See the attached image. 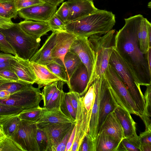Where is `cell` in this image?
Returning a JSON list of instances; mask_svg holds the SVG:
<instances>
[{
  "instance_id": "cell-1",
  "label": "cell",
  "mask_w": 151,
  "mask_h": 151,
  "mask_svg": "<svg viewBox=\"0 0 151 151\" xmlns=\"http://www.w3.org/2000/svg\"><path fill=\"white\" fill-rule=\"evenodd\" d=\"M143 17L139 14L125 19L124 25L115 35L114 46L136 82L146 86L151 85V70L146 54L140 50L137 35Z\"/></svg>"
},
{
  "instance_id": "cell-2",
  "label": "cell",
  "mask_w": 151,
  "mask_h": 151,
  "mask_svg": "<svg viewBox=\"0 0 151 151\" xmlns=\"http://www.w3.org/2000/svg\"><path fill=\"white\" fill-rule=\"evenodd\" d=\"M116 23L111 12L98 9L77 20L65 24L66 31L77 36L88 37L104 35L112 29Z\"/></svg>"
},
{
  "instance_id": "cell-3",
  "label": "cell",
  "mask_w": 151,
  "mask_h": 151,
  "mask_svg": "<svg viewBox=\"0 0 151 151\" xmlns=\"http://www.w3.org/2000/svg\"><path fill=\"white\" fill-rule=\"evenodd\" d=\"M115 32V29H111L103 36L94 35L88 37L96 57L94 72L90 82L91 85L95 80L101 77L108 65L114 48Z\"/></svg>"
},
{
  "instance_id": "cell-4",
  "label": "cell",
  "mask_w": 151,
  "mask_h": 151,
  "mask_svg": "<svg viewBox=\"0 0 151 151\" xmlns=\"http://www.w3.org/2000/svg\"><path fill=\"white\" fill-rule=\"evenodd\" d=\"M109 64L114 68L134 101L140 117L145 112V102L140 85L135 81L132 73L114 48L110 57Z\"/></svg>"
},
{
  "instance_id": "cell-5",
  "label": "cell",
  "mask_w": 151,
  "mask_h": 151,
  "mask_svg": "<svg viewBox=\"0 0 151 151\" xmlns=\"http://www.w3.org/2000/svg\"><path fill=\"white\" fill-rule=\"evenodd\" d=\"M0 30L15 50L17 56L21 58L29 60L40 46V38L27 34L19 23H14L9 29Z\"/></svg>"
},
{
  "instance_id": "cell-6",
  "label": "cell",
  "mask_w": 151,
  "mask_h": 151,
  "mask_svg": "<svg viewBox=\"0 0 151 151\" xmlns=\"http://www.w3.org/2000/svg\"><path fill=\"white\" fill-rule=\"evenodd\" d=\"M104 74L112 96L117 106L130 114L140 117L136 104L129 91L112 67L109 64Z\"/></svg>"
},
{
  "instance_id": "cell-7",
  "label": "cell",
  "mask_w": 151,
  "mask_h": 151,
  "mask_svg": "<svg viewBox=\"0 0 151 151\" xmlns=\"http://www.w3.org/2000/svg\"><path fill=\"white\" fill-rule=\"evenodd\" d=\"M36 122L21 120L12 138L24 151H40L36 140Z\"/></svg>"
},
{
  "instance_id": "cell-8",
  "label": "cell",
  "mask_w": 151,
  "mask_h": 151,
  "mask_svg": "<svg viewBox=\"0 0 151 151\" xmlns=\"http://www.w3.org/2000/svg\"><path fill=\"white\" fill-rule=\"evenodd\" d=\"M40 88L31 85L24 89L11 94L8 98L1 99L0 102L26 109L39 106L42 100Z\"/></svg>"
},
{
  "instance_id": "cell-9",
  "label": "cell",
  "mask_w": 151,
  "mask_h": 151,
  "mask_svg": "<svg viewBox=\"0 0 151 151\" xmlns=\"http://www.w3.org/2000/svg\"><path fill=\"white\" fill-rule=\"evenodd\" d=\"M70 51L77 54L88 72L89 87L93 75L96 62L95 53L90 45L88 37L77 36L72 45Z\"/></svg>"
},
{
  "instance_id": "cell-10",
  "label": "cell",
  "mask_w": 151,
  "mask_h": 151,
  "mask_svg": "<svg viewBox=\"0 0 151 151\" xmlns=\"http://www.w3.org/2000/svg\"><path fill=\"white\" fill-rule=\"evenodd\" d=\"M57 6L45 2L22 9L18 11V14L25 20L48 22L57 11Z\"/></svg>"
},
{
  "instance_id": "cell-11",
  "label": "cell",
  "mask_w": 151,
  "mask_h": 151,
  "mask_svg": "<svg viewBox=\"0 0 151 151\" xmlns=\"http://www.w3.org/2000/svg\"><path fill=\"white\" fill-rule=\"evenodd\" d=\"M100 88L98 132L107 115L117 107L111 94L104 73L99 78Z\"/></svg>"
},
{
  "instance_id": "cell-12",
  "label": "cell",
  "mask_w": 151,
  "mask_h": 151,
  "mask_svg": "<svg viewBox=\"0 0 151 151\" xmlns=\"http://www.w3.org/2000/svg\"><path fill=\"white\" fill-rule=\"evenodd\" d=\"M73 124L74 123H58L37 127L43 131L47 137L48 145L47 151H55L56 147L62 140Z\"/></svg>"
},
{
  "instance_id": "cell-13",
  "label": "cell",
  "mask_w": 151,
  "mask_h": 151,
  "mask_svg": "<svg viewBox=\"0 0 151 151\" xmlns=\"http://www.w3.org/2000/svg\"><path fill=\"white\" fill-rule=\"evenodd\" d=\"M76 37L75 35L66 31H56L55 43L52 52V57L55 60H60L64 65V57L70 51Z\"/></svg>"
},
{
  "instance_id": "cell-14",
  "label": "cell",
  "mask_w": 151,
  "mask_h": 151,
  "mask_svg": "<svg viewBox=\"0 0 151 151\" xmlns=\"http://www.w3.org/2000/svg\"><path fill=\"white\" fill-rule=\"evenodd\" d=\"M66 2L70 11L67 23L79 19L98 9L95 6L93 0H68Z\"/></svg>"
},
{
  "instance_id": "cell-15",
  "label": "cell",
  "mask_w": 151,
  "mask_h": 151,
  "mask_svg": "<svg viewBox=\"0 0 151 151\" xmlns=\"http://www.w3.org/2000/svg\"><path fill=\"white\" fill-rule=\"evenodd\" d=\"M88 74L85 65L82 63L69 80V91L78 93L80 97L84 96L89 87Z\"/></svg>"
},
{
  "instance_id": "cell-16",
  "label": "cell",
  "mask_w": 151,
  "mask_h": 151,
  "mask_svg": "<svg viewBox=\"0 0 151 151\" xmlns=\"http://www.w3.org/2000/svg\"><path fill=\"white\" fill-rule=\"evenodd\" d=\"M36 122L37 127H40L58 123H75L76 122L66 116L60 108H47L44 107Z\"/></svg>"
},
{
  "instance_id": "cell-17",
  "label": "cell",
  "mask_w": 151,
  "mask_h": 151,
  "mask_svg": "<svg viewBox=\"0 0 151 151\" xmlns=\"http://www.w3.org/2000/svg\"><path fill=\"white\" fill-rule=\"evenodd\" d=\"M101 132L107 134L119 142L124 138L122 127L114 111L106 116L98 131V133Z\"/></svg>"
},
{
  "instance_id": "cell-18",
  "label": "cell",
  "mask_w": 151,
  "mask_h": 151,
  "mask_svg": "<svg viewBox=\"0 0 151 151\" xmlns=\"http://www.w3.org/2000/svg\"><path fill=\"white\" fill-rule=\"evenodd\" d=\"M15 56V58L11 61L12 70L16 74L19 80L32 85L35 83L36 77L29 60Z\"/></svg>"
},
{
  "instance_id": "cell-19",
  "label": "cell",
  "mask_w": 151,
  "mask_h": 151,
  "mask_svg": "<svg viewBox=\"0 0 151 151\" xmlns=\"http://www.w3.org/2000/svg\"><path fill=\"white\" fill-rule=\"evenodd\" d=\"M55 34L56 31L52 32L41 47L30 59V61L47 65L55 60L52 56V50L55 43Z\"/></svg>"
},
{
  "instance_id": "cell-20",
  "label": "cell",
  "mask_w": 151,
  "mask_h": 151,
  "mask_svg": "<svg viewBox=\"0 0 151 151\" xmlns=\"http://www.w3.org/2000/svg\"><path fill=\"white\" fill-rule=\"evenodd\" d=\"M29 63L36 76L35 83L38 85L39 88L54 82L61 80L50 70L47 65L32 61H29Z\"/></svg>"
},
{
  "instance_id": "cell-21",
  "label": "cell",
  "mask_w": 151,
  "mask_h": 151,
  "mask_svg": "<svg viewBox=\"0 0 151 151\" xmlns=\"http://www.w3.org/2000/svg\"><path fill=\"white\" fill-rule=\"evenodd\" d=\"M99 79L93 83L94 85L95 96L89 123L88 134L93 140L96 141L98 133L99 109L100 88Z\"/></svg>"
},
{
  "instance_id": "cell-22",
  "label": "cell",
  "mask_w": 151,
  "mask_h": 151,
  "mask_svg": "<svg viewBox=\"0 0 151 151\" xmlns=\"http://www.w3.org/2000/svg\"><path fill=\"white\" fill-rule=\"evenodd\" d=\"M19 24L22 29L27 35L37 38L51 31L48 22H41L25 19Z\"/></svg>"
},
{
  "instance_id": "cell-23",
  "label": "cell",
  "mask_w": 151,
  "mask_h": 151,
  "mask_svg": "<svg viewBox=\"0 0 151 151\" xmlns=\"http://www.w3.org/2000/svg\"><path fill=\"white\" fill-rule=\"evenodd\" d=\"M137 35L141 51L145 54L151 47V24L144 17L140 22Z\"/></svg>"
},
{
  "instance_id": "cell-24",
  "label": "cell",
  "mask_w": 151,
  "mask_h": 151,
  "mask_svg": "<svg viewBox=\"0 0 151 151\" xmlns=\"http://www.w3.org/2000/svg\"><path fill=\"white\" fill-rule=\"evenodd\" d=\"M114 111L122 127L124 137L137 136L136 123L132 118L131 114L118 106Z\"/></svg>"
},
{
  "instance_id": "cell-25",
  "label": "cell",
  "mask_w": 151,
  "mask_h": 151,
  "mask_svg": "<svg viewBox=\"0 0 151 151\" xmlns=\"http://www.w3.org/2000/svg\"><path fill=\"white\" fill-rule=\"evenodd\" d=\"M120 142L103 132L98 134L96 140V151H116Z\"/></svg>"
},
{
  "instance_id": "cell-26",
  "label": "cell",
  "mask_w": 151,
  "mask_h": 151,
  "mask_svg": "<svg viewBox=\"0 0 151 151\" xmlns=\"http://www.w3.org/2000/svg\"><path fill=\"white\" fill-rule=\"evenodd\" d=\"M19 114L0 116V125L5 136L12 138L21 119Z\"/></svg>"
},
{
  "instance_id": "cell-27",
  "label": "cell",
  "mask_w": 151,
  "mask_h": 151,
  "mask_svg": "<svg viewBox=\"0 0 151 151\" xmlns=\"http://www.w3.org/2000/svg\"><path fill=\"white\" fill-rule=\"evenodd\" d=\"M64 62L69 80L77 68L82 63L78 55L70 51L65 55Z\"/></svg>"
},
{
  "instance_id": "cell-28",
  "label": "cell",
  "mask_w": 151,
  "mask_h": 151,
  "mask_svg": "<svg viewBox=\"0 0 151 151\" xmlns=\"http://www.w3.org/2000/svg\"><path fill=\"white\" fill-rule=\"evenodd\" d=\"M15 0H0V16L12 19L17 17Z\"/></svg>"
},
{
  "instance_id": "cell-29",
  "label": "cell",
  "mask_w": 151,
  "mask_h": 151,
  "mask_svg": "<svg viewBox=\"0 0 151 151\" xmlns=\"http://www.w3.org/2000/svg\"><path fill=\"white\" fill-rule=\"evenodd\" d=\"M32 85L20 80H0V91L5 90L11 94L26 89Z\"/></svg>"
},
{
  "instance_id": "cell-30",
  "label": "cell",
  "mask_w": 151,
  "mask_h": 151,
  "mask_svg": "<svg viewBox=\"0 0 151 151\" xmlns=\"http://www.w3.org/2000/svg\"><path fill=\"white\" fill-rule=\"evenodd\" d=\"M138 136L124 137L119 143L116 151H140Z\"/></svg>"
},
{
  "instance_id": "cell-31",
  "label": "cell",
  "mask_w": 151,
  "mask_h": 151,
  "mask_svg": "<svg viewBox=\"0 0 151 151\" xmlns=\"http://www.w3.org/2000/svg\"><path fill=\"white\" fill-rule=\"evenodd\" d=\"M47 66L53 73L68 85V75L65 66L61 60L56 59Z\"/></svg>"
},
{
  "instance_id": "cell-32",
  "label": "cell",
  "mask_w": 151,
  "mask_h": 151,
  "mask_svg": "<svg viewBox=\"0 0 151 151\" xmlns=\"http://www.w3.org/2000/svg\"><path fill=\"white\" fill-rule=\"evenodd\" d=\"M60 108L67 116L76 122V114L72 106L68 93H65L60 104Z\"/></svg>"
},
{
  "instance_id": "cell-33",
  "label": "cell",
  "mask_w": 151,
  "mask_h": 151,
  "mask_svg": "<svg viewBox=\"0 0 151 151\" xmlns=\"http://www.w3.org/2000/svg\"><path fill=\"white\" fill-rule=\"evenodd\" d=\"M65 82L63 81H58L57 88L50 99L45 107L47 108H60L62 98L65 92L63 90Z\"/></svg>"
},
{
  "instance_id": "cell-34",
  "label": "cell",
  "mask_w": 151,
  "mask_h": 151,
  "mask_svg": "<svg viewBox=\"0 0 151 151\" xmlns=\"http://www.w3.org/2000/svg\"><path fill=\"white\" fill-rule=\"evenodd\" d=\"M42 109V107L38 106L24 109L18 115L21 120L24 119L36 122L40 115Z\"/></svg>"
},
{
  "instance_id": "cell-35",
  "label": "cell",
  "mask_w": 151,
  "mask_h": 151,
  "mask_svg": "<svg viewBox=\"0 0 151 151\" xmlns=\"http://www.w3.org/2000/svg\"><path fill=\"white\" fill-rule=\"evenodd\" d=\"M0 151H24L22 147L11 137L5 136L0 140Z\"/></svg>"
},
{
  "instance_id": "cell-36",
  "label": "cell",
  "mask_w": 151,
  "mask_h": 151,
  "mask_svg": "<svg viewBox=\"0 0 151 151\" xmlns=\"http://www.w3.org/2000/svg\"><path fill=\"white\" fill-rule=\"evenodd\" d=\"M58 81H56L44 86L42 92L44 106L45 107L50 99L53 94L56 91Z\"/></svg>"
},
{
  "instance_id": "cell-37",
  "label": "cell",
  "mask_w": 151,
  "mask_h": 151,
  "mask_svg": "<svg viewBox=\"0 0 151 151\" xmlns=\"http://www.w3.org/2000/svg\"><path fill=\"white\" fill-rule=\"evenodd\" d=\"M24 109L19 107L0 102V116L19 114Z\"/></svg>"
},
{
  "instance_id": "cell-38",
  "label": "cell",
  "mask_w": 151,
  "mask_h": 151,
  "mask_svg": "<svg viewBox=\"0 0 151 151\" xmlns=\"http://www.w3.org/2000/svg\"><path fill=\"white\" fill-rule=\"evenodd\" d=\"M79 151H96V141L92 139L88 133L83 138Z\"/></svg>"
},
{
  "instance_id": "cell-39",
  "label": "cell",
  "mask_w": 151,
  "mask_h": 151,
  "mask_svg": "<svg viewBox=\"0 0 151 151\" xmlns=\"http://www.w3.org/2000/svg\"><path fill=\"white\" fill-rule=\"evenodd\" d=\"M48 23L52 32L66 31L65 24L54 14L48 22Z\"/></svg>"
},
{
  "instance_id": "cell-40",
  "label": "cell",
  "mask_w": 151,
  "mask_h": 151,
  "mask_svg": "<svg viewBox=\"0 0 151 151\" xmlns=\"http://www.w3.org/2000/svg\"><path fill=\"white\" fill-rule=\"evenodd\" d=\"M36 140L40 151H47L48 141L46 136L43 130L38 128L36 134Z\"/></svg>"
},
{
  "instance_id": "cell-41",
  "label": "cell",
  "mask_w": 151,
  "mask_h": 151,
  "mask_svg": "<svg viewBox=\"0 0 151 151\" xmlns=\"http://www.w3.org/2000/svg\"><path fill=\"white\" fill-rule=\"evenodd\" d=\"M70 11L66 1L63 2L54 14L65 24L67 22Z\"/></svg>"
},
{
  "instance_id": "cell-42",
  "label": "cell",
  "mask_w": 151,
  "mask_h": 151,
  "mask_svg": "<svg viewBox=\"0 0 151 151\" xmlns=\"http://www.w3.org/2000/svg\"><path fill=\"white\" fill-rule=\"evenodd\" d=\"M0 50L4 53L17 56L15 50L6 40L4 35L0 30Z\"/></svg>"
},
{
  "instance_id": "cell-43",
  "label": "cell",
  "mask_w": 151,
  "mask_h": 151,
  "mask_svg": "<svg viewBox=\"0 0 151 151\" xmlns=\"http://www.w3.org/2000/svg\"><path fill=\"white\" fill-rule=\"evenodd\" d=\"M147 88L144 95L145 102V111L142 115L151 117V85L146 86Z\"/></svg>"
},
{
  "instance_id": "cell-44",
  "label": "cell",
  "mask_w": 151,
  "mask_h": 151,
  "mask_svg": "<svg viewBox=\"0 0 151 151\" xmlns=\"http://www.w3.org/2000/svg\"><path fill=\"white\" fill-rule=\"evenodd\" d=\"M44 2L42 0H15V5L18 11L25 8Z\"/></svg>"
},
{
  "instance_id": "cell-45",
  "label": "cell",
  "mask_w": 151,
  "mask_h": 151,
  "mask_svg": "<svg viewBox=\"0 0 151 151\" xmlns=\"http://www.w3.org/2000/svg\"><path fill=\"white\" fill-rule=\"evenodd\" d=\"M75 124L76 123L72 124L71 127L62 140L56 147L54 151H65L67 142Z\"/></svg>"
},
{
  "instance_id": "cell-46",
  "label": "cell",
  "mask_w": 151,
  "mask_h": 151,
  "mask_svg": "<svg viewBox=\"0 0 151 151\" xmlns=\"http://www.w3.org/2000/svg\"><path fill=\"white\" fill-rule=\"evenodd\" d=\"M0 76L7 80L11 81L19 80L16 74L12 70H0Z\"/></svg>"
},
{
  "instance_id": "cell-47",
  "label": "cell",
  "mask_w": 151,
  "mask_h": 151,
  "mask_svg": "<svg viewBox=\"0 0 151 151\" xmlns=\"http://www.w3.org/2000/svg\"><path fill=\"white\" fill-rule=\"evenodd\" d=\"M138 139L141 145L151 144V130H145L141 132L138 136Z\"/></svg>"
},
{
  "instance_id": "cell-48",
  "label": "cell",
  "mask_w": 151,
  "mask_h": 151,
  "mask_svg": "<svg viewBox=\"0 0 151 151\" xmlns=\"http://www.w3.org/2000/svg\"><path fill=\"white\" fill-rule=\"evenodd\" d=\"M68 93L71 104L76 114L78 100L80 96L78 93L75 92L69 91Z\"/></svg>"
},
{
  "instance_id": "cell-49",
  "label": "cell",
  "mask_w": 151,
  "mask_h": 151,
  "mask_svg": "<svg viewBox=\"0 0 151 151\" xmlns=\"http://www.w3.org/2000/svg\"><path fill=\"white\" fill-rule=\"evenodd\" d=\"M14 24L11 19L5 18L0 16V29H9Z\"/></svg>"
},
{
  "instance_id": "cell-50",
  "label": "cell",
  "mask_w": 151,
  "mask_h": 151,
  "mask_svg": "<svg viewBox=\"0 0 151 151\" xmlns=\"http://www.w3.org/2000/svg\"><path fill=\"white\" fill-rule=\"evenodd\" d=\"M76 130V123L67 142L65 151H71L73 142Z\"/></svg>"
},
{
  "instance_id": "cell-51",
  "label": "cell",
  "mask_w": 151,
  "mask_h": 151,
  "mask_svg": "<svg viewBox=\"0 0 151 151\" xmlns=\"http://www.w3.org/2000/svg\"><path fill=\"white\" fill-rule=\"evenodd\" d=\"M15 58V56L13 55L10 53L0 52V62L10 61Z\"/></svg>"
},
{
  "instance_id": "cell-52",
  "label": "cell",
  "mask_w": 151,
  "mask_h": 151,
  "mask_svg": "<svg viewBox=\"0 0 151 151\" xmlns=\"http://www.w3.org/2000/svg\"><path fill=\"white\" fill-rule=\"evenodd\" d=\"M11 61L6 62H0V70H12L11 65Z\"/></svg>"
},
{
  "instance_id": "cell-53",
  "label": "cell",
  "mask_w": 151,
  "mask_h": 151,
  "mask_svg": "<svg viewBox=\"0 0 151 151\" xmlns=\"http://www.w3.org/2000/svg\"><path fill=\"white\" fill-rule=\"evenodd\" d=\"M11 93L5 90L0 91V99H5L8 98L10 96Z\"/></svg>"
},
{
  "instance_id": "cell-54",
  "label": "cell",
  "mask_w": 151,
  "mask_h": 151,
  "mask_svg": "<svg viewBox=\"0 0 151 151\" xmlns=\"http://www.w3.org/2000/svg\"><path fill=\"white\" fill-rule=\"evenodd\" d=\"M146 57L149 68L151 70V47L146 54Z\"/></svg>"
},
{
  "instance_id": "cell-55",
  "label": "cell",
  "mask_w": 151,
  "mask_h": 151,
  "mask_svg": "<svg viewBox=\"0 0 151 151\" xmlns=\"http://www.w3.org/2000/svg\"><path fill=\"white\" fill-rule=\"evenodd\" d=\"M44 2L47 3L52 5L58 6L63 2L64 0H42Z\"/></svg>"
},
{
  "instance_id": "cell-56",
  "label": "cell",
  "mask_w": 151,
  "mask_h": 151,
  "mask_svg": "<svg viewBox=\"0 0 151 151\" xmlns=\"http://www.w3.org/2000/svg\"><path fill=\"white\" fill-rule=\"evenodd\" d=\"M140 150V151H151V144L141 145Z\"/></svg>"
},
{
  "instance_id": "cell-57",
  "label": "cell",
  "mask_w": 151,
  "mask_h": 151,
  "mask_svg": "<svg viewBox=\"0 0 151 151\" xmlns=\"http://www.w3.org/2000/svg\"><path fill=\"white\" fill-rule=\"evenodd\" d=\"M5 137L4 134L0 133V140L4 138Z\"/></svg>"
},
{
  "instance_id": "cell-58",
  "label": "cell",
  "mask_w": 151,
  "mask_h": 151,
  "mask_svg": "<svg viewBox=\"0 0 151 151\" xmlns=\"http://www.w3.org/2000/svg\"><path fill=\"white\" fill-rule=\"evenodd\" d=\"M0 133L4 134L3 130L2 127L1 125H0Z\"/></svg>"
},
{
  "instance_id": "cell-59",
  "label": "cell",
  "mask_w": 151,
  "mask_h": 151,
  "mask_svg": "<svg viewBox=\"0 0 151 151\" xmlns=\"http://www.w3.org/2000/svg\"><path fill=\"white\" fill-rule=\"evenodd\" d=\"M0 80H7L5 78H3L1 77L0 76ZM10 81V80H9Z\"/></svg>"
}]
</instances>
